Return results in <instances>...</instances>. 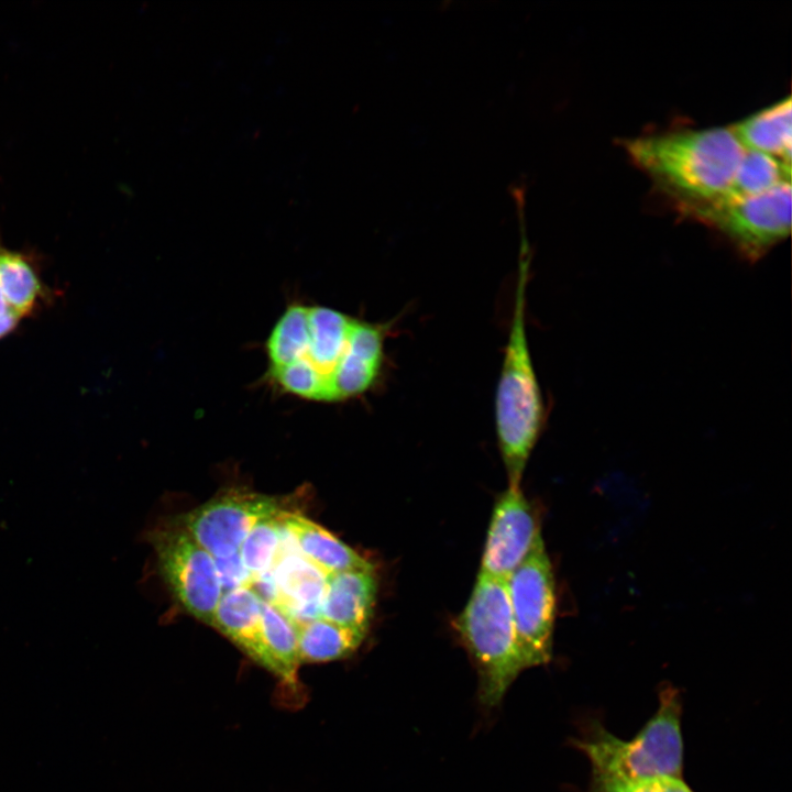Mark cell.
<instances>
[{"label":"cell","mask_w":792,"mask_h":792,"mask_svg":"<svg viewBox=\"0 0 792 792\" xmlns=\"http://www.w3.org/2000/svg\"><path fill=\"white\" fill-rule=\"evenodd\" d=\"M354 322L355 318L330 307L290 305L266 340L268 378L285 394L330 403Z\"/></svg>","instance_id":"obj_1"},{"label":"cell","mask_w":792,"mask_h":792,"mask_svg":"<svg viewBox=\"0 0 792 792\" xmlns=\"http://www.w3.org/2000/svg\"><path fill=\"white\" fill-rule=\"evenodd\" d=\"M625 148L682 209L725 196L745 152L729 127L636 136Z\"/></svg>","instance_id":"obj_2"},{"label":"cell","mask_w":792,"mask_h":792,"mask_svg":"<svg viewBox=\"0 0 792 792\" xmlns=\"http://www.w3.org/2000/svg\"><path fill=\"white\" fill-rule=\"evenodd\" d=\"M519 255L512 323L495 397L496 432L510 487L520 486L544 418L541 391L526 334V286L530 265L526 238L521 239Z\"/></svg>","instance_id":"obj_3"},{"label":"cell","mask_w":792,"mask_h":792,"mask_svg":"<svg viewBox=\"0 0 792 792\" xmlns=\"http://www.w3.org/2000/svg\"><path fill=\"white\" fill-rule=\"evenodd\" d=\"M681 696L672 689L644 727L624 740L595 724L574 745L588 759L592 787H626L654 777H682Z\"/></svg>","instance_id":"obj_4"},{"label":"cell","mask_w":792,"mask_h":792,"mask_svg":"<svg viewBox=\"0 0 792 792\" xmlns=\"http://www.w3.org/2000/svg\"><path fill=\"white\" fill-rule=\"evenodd\" d=\"M474 662L482 707L493 710L525 670L515 634L506 582L479 573L470 598L453 623Z\"/></svg>","instance_id":"obj_5"},{"label":"cell","mask_w":792,"mask_h":792,"mask_svg":"<svg viewBox=\"0 0 792 792\" xmlns=\"http://www.w3.org/2000/svg\"><path fill=\"white\" fill-rule=\"evenodd\" d=\"M682 210L716 229L755 262L790 233L791 183L754 196H723Z\"/></svg>","instance_id":"obj_6"},{"label":"cell","mask_w":792,"mask_h":792,"mask_svg":"<svg viewBox=\"0 0 792 792\" xmlns=\"http://www.w3.org/2000/svg\"><path fill=\"white\" fill-rule=\"evenodd\" d=\"M517 645L525 670L552 658L556 591L542 537L506 581Z\"/></svg>","instance_id":"obj_7"},{"label":"cell","mask_w":792,"mask_h":792,"mask_svg":"<svg viewBox=\"0 0 792 792\" xmlns=\"http://www.w3.org/2000/svg\"><path fill=\"white\" fill-rule=\"evenodd\" d=\"M161 575L187 613L212 626L223 593L213 557L180 525L150 532Z\"/></svg>","instance_id":"obj_8"},{"label":"cell","mask_w":792,"mask_h":792,"mask_svg":"<svg viewBox=\"0 0 792 792\" xmlns=\"http://www.w3.org/2000/svg\"><path fill=\"white\" fill-rule=\"evenodd\" d=\"M285 503L274 496L253 492H228L183 514L175 520L213 558L237 552L262 519L278 516Z\"/></svg>","instance_id":"obj_9"},{"label":"cell","mask_w":792,"mask_h":792,"mask_svg":"<svg viewBox=\"0 0 792 792\" xmlns=\"http://www.w3.org/2000/svg\"><path fill=\"white\" fill-rule=\"evenodd\" d=\"M540 536L535 512L520 486H508L493 509L480 573L506 582Z\"/></svg>","instance_id":"obj_10"},{"label":"cell","mask_w":792,"mask_h":792,"mask_svg":"<svg viewBox=\"0 0 792 792\" xmlns=\"http://www.w3.org/2000/svg\"><path fill=\"white\" fill-rule=\"evenodd\" d=\"M275 605L294 626L321 617L328 574L300 552L279 553L272 569Z\"/></svg>","instance_id":"obj_11"},{"label":"cell","mask_w":792,"mask_h":792,"mask_svg":"<svg viewBox=\"0 0 792 792\" xmlns=\"http://www.w3.org/2000/svg\"><path fill=\"white\" fill-rule=\"evenodd\" d=\"M377 594L374 569L329 574L321 617L366 637Z\"/></svg>","instance_id":"obj_12"},{"label":"cell","mask_w":792,"mask_h":792,"mask_svg":"<svg viewBox=\"0 0 792 792\" xmlns=\"http://www.w3.org/2000/svg\"><path fill=\"white\" fill-rule=\"evenodd\" d=\"M383 355L382 327L355 319L346 352L332 381L330 403L365 393L378 377Z\"/></svg>","instance_id":"obj_13"},{"label":"cell","mask_w":792,"mask_h":792,"mask_svg":"<svg viewBox=\"0 0 792 792\" xmlns=\"http://www.w3.org/2000/svg\"><path fill=\"white\" fill-rule=\"evenodd\" d=\"M261 609L262 600L251 587L226 591L217 605L212 627L228 637L251 660L266 669Z\"/></svg>","instance_id":"obj_14"},{"label":"cell","mask_w":792,"mask_h":792,"mask_svg":"<svg viewBox=\"0 0 792 792\" xmlns=\"http://www.w3.org/2000/svg\"><path fill=\"white\" fill-rule=\"evenodd\" d=\"M280 521L293 536L299 552L328 575L373 568L360 553L302 515L287 510L280 515Z\"/></svg>","instance_id":"obj_15"},{"label":"cell","mask_w":792,"mask_h":792,"mask_svg":"<svg viewBox=\"0 0 792 792\" xmlns=\"http://www.w3.org/2000/svg\"><path fill=\"white\" fill-rule=\"evenodd\" d=\"M791 96H787L729 128L745 150L762 152L791 164Z\"/></svg>","instance_id":"obj_16"},{"label":"cell","mask_w":792,"mask_h":792,"mask_svg":"<svg viewBox=\"0 0 792 792\" xmlns=\"http://www.w3.org/2000/svg\"><path fill=\"white\" fill-rule=\"evenodd\" d=\"M300 663H324L352 656L365 636L322 617L294 626Z\"/></svg>","instance_id":"obj_17"},{"label":"cell","mask_w":792,"mask_h":792,"mask_svg":"<svg viewBox=\"0 0 792 792\" xmlns=\"http://www.w3.org/2000/svg\"><path fill=\"white\" fill-rule=\"evenodd\" d=\"M261 624L268 672L295 684L300 663L297 635L292 622L273 604L262 601Z\"/></svg>","instance_id":"obj_18"},{"label":"cell","mask_w":792,"mask_h":792,"mask_svg":"<svg viewBox=\"0 0 792 792\" xmlns=\"http://www.w3.org/2000/svg\"><path fill=\"white\" fill-rule=\"evenodd\" d=\"M791 183V164L772 155L745 150L725 196L746 197Z\"/></svg>","instance_id":"obj_19"},{"label":"cell","mask_w":792,"mask_h":792,"mask_svg":"<svg viewBox=\"0 0 792 792\" xmlns=\"http://www.w3.org/2000/svg\"><path fill=\"white\" fill-rule=\"evenodd\" d=\"M0 287L13 311L25 316L41 293V284L25 256L0 248Z\"/></svg>","instance_id":"obj_20"},{"label":"cell","mask_w":792,"mask_h":792,"mask_svg":"<svg viewBox=\"0 0 792 792\" xmlns=\"http://www.w3.org/2000/svg\"><path fill=\"white\" fill-rule=\"evenodd\" d=\"M280 515L258 521L239 549L241 561L252 580L271 572L278 559Z\"/></svg>","instance_id":"obj_21"},{"label":"cell","mask_w":792,"mask_h":792,"mask_svg":"<svg viewBox=\"0 0 792 792\" xmlns=\"http://www.w3.org/2000/svg\"><path fill=\"white\" fill-rule=\"evenodd\" d=\"M591 792H694L682 777H654L626 787H591Z\"/></svg>","instance_id":"obj_22"},{"label":"cell","mask_w":792,"mask_h":792,"mask_svg":"<svg viewBox=\"0 0 792 792\" xmlns=\"http://www.w3.org/2000/svg\"><path fill=\"white\" fill-rule=\"evenodd\" d=\"M213 559L223 592L251 586L252 578L244 568L239 552L230 557Z\"/></svg>","instance_id":"obj_23"},{"label":"cell","mask_w":792,"mask_h":792,"mask_svg":"<svg viewBox=\"0 0 792 792\" xmlns=\"http://www.w3.org/2000/svg\"><path fill=\"white\" fill-rule=\"evenodd\" d=\"M20 317L14 314L0 315V338L11 332Z\"/></svg>","instance_id":"obj_24"},{"label":"cell","mask_w":792,"mask_h":792,"mask_svg":"<svg viewBox=\"0 0 792 792\" xmlns=\"http://www.w3.org/2000/svg\"><path fill=\"white\" fill-rule=\"evenodd\" d=\"M6 314H14V315H16V314L13 311V309L10 307V305H9V302H8L6 296H4V294H3V292H2V289H1V287H0V315H6ZM16 316H19V315H16ZM19 317H20V316H19ZM20 318H21V317H20Z\"/></svg>","instance_id":"obj_25"}]
</instances>
